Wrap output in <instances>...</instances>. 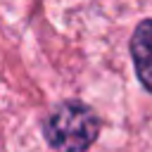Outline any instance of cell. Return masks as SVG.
<instances>
[{
    "instance_id": "1",
    "label": "cell",
    "mask_w": 152,
    "mask_h": 152,
    "mask_svg": "<svg viewBox=\"0 0 152 152\" xmlns=\"http://www.w3.org/2000/svg\"><path fill=\"white\" fill-rule=\"evenodd\" d=\"M97 116L83 102L59 104L43 126L45 140L59 152H81L97 138Z\"/></svg>"
},
{
    "instance_id": "2",
    "label": "cell",
    "mask_w": 152,
    "mask_h": 152,
    "mask_svg": "<svg viewBox=\"0 0 152 152\" xmlns=\"http://www.w3.org/2000/svg\"><path fill=\"white\" fill-rule=\"evenodd\" d=\"M131 57L140 83L152 90V19H145L131 38Z\"/></svg>"
}]
</instances>
